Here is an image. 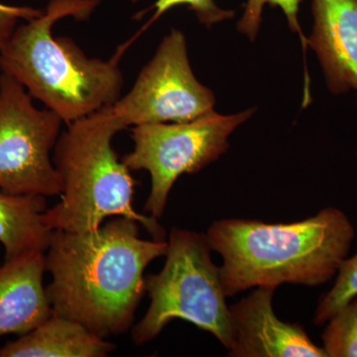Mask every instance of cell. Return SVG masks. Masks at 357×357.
Masks as SVG:
<instances>
[{
  "label": "cell",
  "mask_w": 357,
  "mask_h": 357,
  "mask_svg": "<svg viewBox=\"0 0 357 357\" xmlns=\"http://www.w3.org/2000/svg\"><path fill=\"white\" fill-rule=\"evenodd\" d=\"M43 13L42 9L28 6H13L0 2V50L7 43L20 20H30Z\"/></svg>",
  "instance_id": "obj_18"
},
{
  "label": "cell",
  "mask_w": 357,
  "mask_h": 357,
  "mask_svg": "<svg viewBox=\"0 0 357 357\" xmlns=\"http://www.w3.org/2000/svg\"><path fill=\"white\" fill-rule=\"evenodd\" d=\"M356 295L357 252L344 260L332 289L319 299L314 312V325H325L340 307Z\"/></svg>",
  "instance_id": "obj_15"
},
{
  "label": "cell",
  "mask_w": 357,
  "mask_h": 357,
  "mask_svg": "<svg viewBox=\"0 0 357 357\" xmlns=\"http://www.w3.org/2000/svg\"><path fill=\"white\" fill-rule=\"evenodd\" d=\"M321 340L328 357H357V295L328 319Z\"/></svg>",
  "instance_id": "obj_14"
},
{
  "label": "cell",
  "mask_w": 357,
  "mask_h": 357,
  "mask_svg": "<svg viewBox=\"0 0 357 357\" xmlns=\"http://www.w3.org/2000/svg\"><path fill=\"white\" fill-rule=\"evenodd\" d=\"M45 272V252L0 262V337L25 335L53 314Z\"/></svg>",
  "instance_id": "obj_11"
},
{
  "label": "cell",
  "mask_w": 357,
  "mask_h": 357,
  "mask_svg": "<svg viewBox=\"0 0 357 357\" xmlns=\"http://www.w3.org/2000/svg\"><path fill=\"white\" fill-rule=\"evenodd\" d=\"M302 1L303 0H248L244 6L243 16L237 23V30L241 34L248 36L250 41L255 42L261 26L263 9L265 6L269 4L277 6L285 14L291 30L299 34L304 50H306L307 41L303 34L298 20L300 4Z\"/></svg>",
  "instance_id": "obj_16"
},
{
  "label": "cell",
  "mask_w": 357,
  "mask_h": 357,
  "mask_svg": "<svg viewBox=\"0 0 357 357\" xmlns=\"http://www.w3.org/2000/svg\"><path fill=\"white\" fill-rule=\"evenodd\" d=\"M255 112L223 115L213 110L192 121L133 126V150L121 161L130 171L150 174L151 190L145 211L161 218L178 177L198 173L217 161L229 149V136Z\"/></svg>",
  "instance_id": "obj_6"
},
{
  "label": "cell",
  "mask_w": 357,
  "mask_h": 357,
  "mask_svg": "<svg viewBox=\"0 0 357 357\" xmlns=\"http://www.w3.org/2000/svg\"><path fill=\"white\" fill-rule=\"evenodd\" d=\"M222 258L223 291L232 297L249 289L282 284L324 285L349 257L356 230L337 208L291 223L223 218L204 234Z\"/></svg>",
  "instance_id": "obj_2"
},
{
  "label": "cell",
  "mask_w": 357,
  "mask_h": 357,
  "mask_svg": "<svg viewBox=\"0 0 357 357\" xmlns=\"http://www.w3.org/2000/svg\"><path fill=\"white\" fill-rule=\"evenodd\" d=\"M115 347L82 324L53 312L31 332L0 347V357H105Z\"/></svg>",
  "instance_id": "obj_12"
},
{
  "label": "cell",
  "mask_w": 357,
  "mask_h": 357,
  "mask_svg": "<svg viewBox=\"0 0 357 357\" xmlns=\"http://www.w3.org/2000/svg\"><path fill=\"white\" fill-rule=\"evenodd\" d=\"M211 252L204 234L171 231L163 269L145 278L150 305L131 333L136 344L151 342L170 321L180 319L211 333L225 349L231 347L229 307Z\"/></svg>",
  "instance_id": "obj_5"
},
{
  "label": "cell",
  "mask_w": 357,
  "mask_h": 357,
  "mask_svg": "<svg viewBox=\"0 0 357 357\" xmlns=\"http://www.w3.org/2000/svg\"><path fill=\"white\" fill-rule=\"evenodd\" d=\"M165 241H144L138 222L119 217L93 231L54 230L45 252L54 314L107 337L128 332L146 293L144 272L166 255Z\"/></svg>",
  "instance_id": "obj_1"
},
{
  "label": "cell",
  "mask_w": 357,
  "mask_h": 357,
  "mask_svg": "<svg viewBox=\"0 0 357 357\" xmlns=\"http://www.w3.org/2000/svg\"><path fill=\"white\" fill-rule=\"evenodd\" d=\"M22 84L0 74V190L18 196H60L62 182L51 153L64 123L39 109Z\"/></svg>",
  "instance_id": "obj_7"
},
{
  "label": "cell",
  "mask_w": 357,
  "mask_h": 357,
  "mask_svg": "<svg viewBox=\"0 0 357 357\" xmlns=\"http://www.w3.org/2000/svg\"><path fill=\"white\" fill-rule=\"evenodd\" d=\"M46 199L0 191V243L4 260L33 252H46L54 230L45 222Z\"/></svg>",
  "instance_id": "obj_13"
},
{
  "label": "cell",
  "mask_w": 357,
  "mask_h": 357,
  "mask_svg": "<svg viewBox=\"0 0 357 357\" xmlns=\"http://www.w3.org/2000/svg\"><path fill=\"white\" fill-rule=\"evenodd\" d=\"M276 287H256L229 307L231 357H328L312 342L302 326L277 318L273 310Z\"/></svg>",
  "instance_id": "obj_9"
},
{
  "label": "cell",
  "mask_w": 357,
  "mask_h": 357,
  "mask_svg": "<svg viewBox=\"0 0 357 357\" xmlns=\"http://www.w3.org/2000/svg\"><path fill=\"white\" fill-rule=\"evenodd\" d=\"M215 105L213 91L192 72L184 33L172 29L112 112L128 128L195 121L213 112Z\"/></svg>",
  "instance_id": "obj_8"
},
{
  "label": "cell",
  "mask_w": 357,
  "mask_h": 357,
  "mask_svg": "<svg viewBox=\"0 0 357 357\" xmlns=\"http://www.w3.org/2000/svg\"><path fill=\"white\" fill-rule=\"evenodd\" d=\"M356 157H357V152H356Z\"/></svg>",
  "instance_id": "obj_19"
},
{
  "label": "cell",
  "mask_w": 357,
  "mask_h": 357,
  "mask_svg": "<svg viewBox=\"0 0 357 357\" xmlns=\"http://www.w3.org/2000/svg\"><path fill=\"white\" fill-rule=\"evenodd\" d=\"M100 0H50L38 17L17 26L0 50V70L66 124L84 119L121 98L119 62L128 43L112 59L89 58L69 37H54L53 26L73 17L86 20Z\"/></svg>",
  "instance_id": "obj_3"
},
{
  "label": "cell",
  "mask_w": 357,
  "mask_h": 357,
  "mask_svg": "<svg viewBox=\"0 0 357 357\" xmlns=\"http://www.w3.org/2000/svg\"><path fill=\"white\" fill-rule=\"evenodd\" d=\"M307 45L318 56L328 88L357 96V0H312Z\"/></svg>",
  "instance_id": "obj_10"
},
{
  "label": "cell",
  "mask_w": 357,
  "mask_h": 357,
  "mask_svg": "<svg viewBox=\"0 0 357 357\" xmlns=\"http://www.w3.org/2000/svg\"><path fill=\"white\" fill-rule=\"evenodd\" d=\"M135 2L137 0H132ZM178 6H187L190 10L196 14L199 22L206 27L222 22V21L231 20L234 16V10L220 8L217 6L215 0H156L153 7L154 15L148 25L152 24L154 21L158 20L164 13H168L170 9Z\"/></svg>",
  "instance_id": "obj_17"
},
{
  "label": "cell",
  "mask_w": 357,
  "mask_h": 357,
  "mask_svg": "<svg viewBox=\"0 0 357 357\" xmlns=\"http://www.w3.org/2000/svg\"><path fill=\"white\" fill-rule=\"evenodd\" d=\"M123 129L112 105L67 124L53 151L62 192L61 201L45 211L49 229L93 231L105 218L123 217L136 220L155 241H164L158 220L133 208L135 182L112 147L115 134Z\"/></svg>",
  "instance_id": "obj_4"
}]
</instances>
